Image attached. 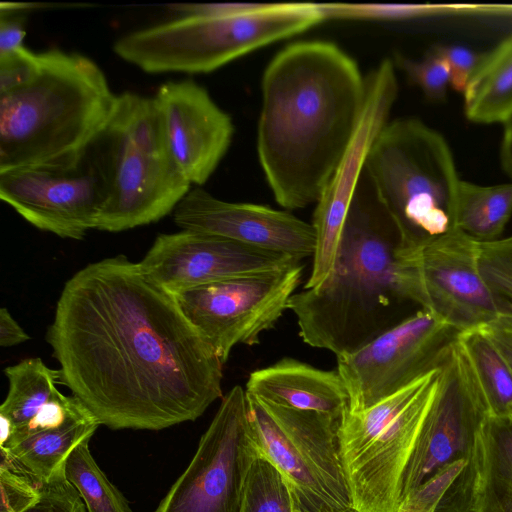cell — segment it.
<instances>
[{"mask_svg": "<svg viewBox=\"0 0 512 512\" xmlns=\"http://www.w3.org/2000/svg\"><path fill=\"white\" fill-rule=\"evenodd\" d=\"M64 384L110 429L162 430L223 398V363L140 263H90L64 285L46 333Z\"/></svg>", "mask_w": 512, "mask_h": 512, "instance_id": "6da1fadb", "label": "cell"}, {"mask_svg": "<svg viewBox=\"0 0 512 512\" xmlns=\"http://www.w3.org/2000/svg\"><path fill=\"white\" fill-rule=\"evenodd\" d=\"M257 153L277 203L289 210L317 203L356 130L365 77L331 42L288 45L266 67Z\"/></svg>", "mask_w": 512, "mask_h": 512, "instance_id": "7a4b0ae2", "label": "cell"}, {"mask_svg": "<svg viewBox=\"0 0 512 512\" xmlns=\"http://www.w3.org/2000/svg\"><path fill=\"white\" fill-rule=\"evenodd\" d=\"M401 246L400 229L364 165L333 271L321 286L302 289L289 301L302 340L337 357L396 325L393 308L407 301L399 275Z\"/></svg>", "mask_w": 512, "mask_h": 512, "instance_id": "3957f363", "label": "cell"}, {"mask_svg": "<svg viewBox=\"0 0 512 512\" xmlns=\"http://www.w3.org/2000/svg\"><path fill=\"white\" fill-rule=\"evenodd\" d=\"M38 57L28 83L0 94V173L81 154L116 108L118 95L89 57L58 48Z\"/></svg>", "mask_w": 512, "mask_h": 512, "instance_id": "277c9868", "label": "cell"}, {"mask_svg": "<svg viewBox=\"0 0 512 512\" xmlns=\"http://www.w3.org/2000/svg\"><path fill=\"white\" fill-rule=\"evenodd\" d=\"M173 19L127 33L113 45L147 73H209L324 21L317 3L177 4Z\"/></svg>", "mask_w": 512, "mask_h": 512, "instance_id": "5b68a950", "label": "cell"}, {"mask_svg": "<svg viewBox=\"0 0 512 512\" xmlns=\"http://www.w3.org/2000/svg\"><path fill=\"white\" fill-rule=\"evenodd\" d=\"M107 180L96 229L120 232L156 222L190 191L168 148L154 97L123 92L94 140Z\"/></svg>", "mask_w": 512, "mask_h": 512, "instance_id": "8992f818", "label": "cell"}, {"mask_svg": "<svg viewBox=\"0 0 512 512\" xmlns=\"http://www.w3.org/2000/svg\"><path fill=\"white\" fill-rule=\"evenodd\" d=\"M365 168L400 229L402 246L454 229L460 179L439 132L415 118L388 122L371 146Z\"/></svg>", "mask_w": 512, "mask_h": 512, "instance_id": "52a82bcc", "label": "cell"}, {"mask_svg": "<svg viewBox=\"0 0 512 512\" xmlns=\"http://www.w3.org/2000/svg\"><path fill=\"white\" fill-rule=\"evenodd\" d=\"M440 367V366H439ZM439 368L376 404L343 411L338 440L356 512H396L434 401Z\"/></svg>", "mask_w": 512, "mask_h": 512, "instance_id": "ba28073f", "label": "cell"}, {"mask_svg": "<svg viewBox=\"0 0 512 512\" xmlns=\"http://www.w3.org/2000/svg\"><path fill=\"white\" fill-rule=\"evenodd\" d=\"M247 400L253 439L288 483L296 512H356L340 455L341 416L287 408L249 394Z\"/></svg>", "mask_w": 512, "mask_h": 512, "instance_id": "9c48e42d", "label": "cell"}, {"mask_svg": "<svg viewBox=\"0 0 512 512\" xmlns=\"http://www.w3.org/2000/svg\"><path fill=\"white\" fill-rule=\"evenodd\" d=\"M258 454L246 390L236 385L223 396L192 460L154 512H241Z\"/></svg>", "mask_w": 512, "mask_h": 512, "instance_id": "30bf717a", "label": "cell"}, {"mask_svg": "<svg viewBox=\"0 0 512 512\" xmlns=\"http://www.w3.org/2000/svg\"><path fill=\"white\" fill-rule=\"evenodd\" d=\"M106 197V173L93 142L65 160L0 173L1 200L61 238L81 240L96 229Z\"/></svg>", "mask_w": 512, "mask_h": 512, "instance_id": "8fae6325", "label": "cell"}, {"mask_svg": "<svg viewBox=\"0 0 512 512\" xmlns=\"http://www.w3.org/2000/svg\"><path fill=\"white\" fill-rule=\"evenodd\" d=\"M477 241L457 229L401 246L399 275L407 301L418 304L459 332L498 317L480 276Z\"/></svg>", "mask_w": 512, "mask_h": 512, "instance_id": "7c38bea8", "label": "cell"}, {"mask_svg": "<svg viewBox=\"0 0 512 512\" xmlns=\"http://www.w3.org/2000/svg\"><path fill=\"white\" fill-rule=\"evenodd\" d=\"M459 333L420 309L358 350L337 356L347 409H366L439 368Z\"/></svg>", "mask_w": 512, "mask_h": 512, "instance_id": "4fadbf2b", "label": "cell"}, {"mask_svg": "<svg viewBox=\"0 0 512 512\" xmlns=\"http://www.w3.org/2000/svg\"><path fill=\"white\" fill-rule=\"evenodd\" d=\"M304 264L210 283L174 294L189 320L225 364L238 344L255 345L275 326L299 287Z\"/></svg>", "mask_w": 512, "mask_h": 512, "instance_id": "5bb4252c", "label": "cell"}, {"mask_svg": "<svg viewBox=\"0 0 512 512\" xmlns=\"http://www.w3.org/2000/svg\"><path fill=\"white\" fill-rule=\"evenodd\" d=\"M397 92L395 64L390 59L382 60L365 76V99L356 130L340 164L316 203L312 221L316 248L304 289L321 286L333 271L356 184L371 146L388 123Z\"/></svg>", "mask_w": 512, "mask_h": 512, "instance_id": "9a60e30c", "label": "cell"}, {"mask_svg": "<svg viewBox=\"0 0 512 512\" xmlns=\"http://www.w3.org/2000/svg\"><path fill=\"white\" fill-rule=\"evenodd\" d=\"M484 417H490L485 397L457 337L439 367L434 401L406 470L403 499L442 467L467 457Z\"/></svg>", "mask_w": 512, "mask_h": 512, "instance_id": "2e32d148", "label": "cell"}, {"mask_svg": "<svg viewBox=\"0 0 512 512\" xmlns=\"http://www.w3.org/2000/svg\"><path fill=\"white\" fill-rule=\"evenodd\" d=\"M302 262L206 233L182 230L156 237L140 263L144 272L172 294L198 286L272 272Z\"/></svg>", "mask_w": 512, "mask_h": 512, "instance_id": "e0dca14e", "label": "cell"}, {"mask_svg": "<svg viewBox=\"0 0 512 512\" xmlns=\"http://www.w3.org/2000/svg\"><path fill=\"white\" fill-rule=\"evenodd\" d=\"M182 230H191L289 255L313 257L316 233L312 223L268 206L220 200L200 187L190 189L173 211Z\"/></svg>", "mask_w": 512, "mask_h": 512, "instance_id": "ac0fdd59", "label": "cell"}, {"mask_svg": "<svg viewBox=\"0 0 512 512\" xmlns=\"http://www.w3.org/2000/svg\"><path fill=\"white\" fill-rule=\"evenodd\" d=\"M154 100L169 151L192 185L204 184L226 154L234 132L231 117L193 80L168 81Z\"/></svg>", "mask_w": 512, "mask_h": 512, "instance_id": "d6986e66", "label": "cell"}, {"mask_svg": "<svg viewBox=\"0 0 512 512\" xmlns=\"http://www.w3.org/2000/svg\"><path fill=\"white\" fill-rule=\"evenodd\" d=\"M467 457L460 477L466 512H512V420L482 418Z\"/></svg>", "mask_w": 512, "mask_h": 512, "instance_id": "ffe728a7", "label": "cell"}, {"mask_svg": "<svg viewBox=\"0 0 512 512\" xmlns=\"http://www.w3.org/2000/svg\"><path fill=\"white\" fill-rule=\"evenodd\" d=\"M245 390L279 406L337 417L348 406V395L336 370H322L290 357L251 372Z\"/></svg>", "mask_w": 512, "mask_h": 512, "instance_id": "44dd1931", "label": "cell"}, {"mask_svg": "<svg viewBox=\"0 0 512 512\" xmlns=\"http://www.w3.org/2000/svg\"><path fill=\"white\" fill-rule=\"evenodd\" d=\"M99 422L80 406L61 426L21 437H12L1 446L23 469L40 483L49 481L65 468L71 452L90 440Z\"/></svg>", "mask_w": 512, "mask_h": 512, "instance_id": "7402d4cb", "label": "cell"}, {"mask_svg": "<svg viewBox=\"0 0 512 512\" xmlns=\"http://www.w3.org/2000/svg\"><path fill=\"white\" fill-rule=\"evenodd\" d=\"M463 94L470 121L506 124L512 119V34L482 54Z\"/></svg>", "mask_w": 512, "mask_h": 512, "instance_id": "603a6c76", "label": "cell"}, {"mask_svg": "<svg viewBox=\"0 0 512 512\" xmlns=\"http://www.w3.org/2000/svg\"><path fill=\"white\" fill-rule=\"evenodd\" d=\"M512 215V183L481 186L460 180L453 228L477 242L498 239Z\"/></svg>", "mask_w": 512, "mask_h": 512, "instance_id": "cb8c5ba5", "label": "cell"}, {"mask_svg": "<svg viewBox=\"0 0 512 512\" xmlns=\"http://www.w3.org/2000/svg\"><path fill=\"white\" fill-rule=\"evenodd\" d=\"M8 379L7 396L0 415L8 418L13 432L25 426L39 411L61 392L60 371L51 369L39 357L24 359L4 369Z\"/></svg>", "mask_w": 512, "mask_h": 512, "instance_id": "d4e9b609", "label": "cell"}, {"mask_svg": "<svg viewBox=\"0 0 512 512\" xmlns=\"http://www.w3.org/2000/svg\"><path fill=\"white\" fill-rule=\"evenodd\" d=\"M473 366L490 417H508L512 412V369L482 326L458 334Z\"/></svg>", "mask_w": 512, "mask_h": 512, "instance_id": "484cf974", "label": "cell"}, {"mask_svg": "<svg viewBox=\"0 0 512 512\" xmlns=\"http://www.w3.org/2000/svg\"><path fill=\"white\" fill-rule=\"evenodd\" d=\"M89 441L79 444L67 458L68 481L79 492L88 512H132L124 496L94 460Z\"/></svg>", "mask_w": 512, "mask_h": 512, "instance_id": "4316f807", "label": "cell"}, {"mask_svg": "<svg viewBox=\"0 0 512 512\" xmlns=\"http://www.w3.org/2000/svg\"><path fill=\"white\" fill-rule=\"evenodd\" d=\"M241 512H296L288 483L260 452L248 473Z\"/></svg>", "mask_w": 512, "mask_h": 512, "instance_id": "83f0119b", "label": "cell"}, {"mask_svg": "<svg viewBox=\"0 0 512 512\" xmlns=\"http://www.w3.org/2000/svg\"><path fill=\"white\" fill-rule=\"evenodd\" d=\"M477 264L498 317L512 318V236L478 242Z\"/></svg>", "mask_w": 512, "mask_h": 512, "instance_id": "f1b7e54d", "label": "cell"}, {"mask_svg": "<svg viewBox=\"0 0 512 512\" xmlns=\"http://www.w3.org/2000/svg\"><path fill=\"white\" fill-rule=\"evenodd\" d=\"M0 451V512H26L40 500L41 483L6 451Z\"/></svg>", "mask_w": 512, "mask_h": 512, "instance_id": "f546056e", "label": "cell"}, {"mask_svg": "<svg viewBox=\"0 0 512 512\" xmlns=\"http://www.w3.org/2000/svg\"><path fill=\"white\" fill-rule=\"evenodd\" d=\"M394 64L423 91L429 100L441 102L446 99L447 89L450 85L449 68L445 60L432 48L421 60L397 55Z\"/></svg>", "mask_w": 512, "mask_h": 512, "instance_id": "4dcf8cb0", "label": "cell"}, {"mask_svg": "<svg viewBox=\"0 0 512 512\" xmlns=\"http://www.w3.org/2000/svg\"><path fill=\"white\" fill-rule=\"evenodd\" d=\"M81 496L68 481L65 468L41 483L40 500L26 512H75Z\"/></svg>", "mask_w": 512, "mask_h": 512, "instance_id": "1f68e13d", "label": "cell"}, {"mask_svg": "<svg viewBox=\"0 0 512 512\" xmlns=\"http://www.w3.org/2000/svg\"><path fill=\"white\" fill-rule=\"evenodd\" d=\"M39 68L38 53L23 47L0 56V94L28 83Z\"/></svg>", "mask_w": 512, "mask_h": 512, "instance_id": "d6a6232c", "label": "cell"}, {"mask_svg": "<svg viewBox=\"0 0 512 512\" xmlns=\"http://www.w3.org/2000/svg\"><path fill=\"white\" fill-rule=\"evenodd\" d=\"M431 48L447 63L451 87L463 93L482 54H477L466 47L456 45H435Z\"/></svg>", "mask_w": 512, "mask_h": 512, "instance_id": "836d02e7", "label": "cell"}, {"mask_svg": "<svg viewBox=\"0 0 512 512\" xmlns=\"http://www.w3.org/2000/svg\"><path fill=\"white\" fill-rule=\"evenodd\" d=\"M24 20L15 14L0 16V56L15 52L23 47L25 37Z\"/></svg>", "mask_w": 512, "mask_h": 512, "instance_id": "e575fe53", "label": "cell"}, {"mask_svg": "<svg viewBox=\"0 0 512 512\" xmlns=\"http://www.w3.org/2000/svg\"><path fill=\"white\" fill-rule=\"evenodd\" d=\"M482 328L512 369V318L497 317Z\"/></svg>", "mask_w": 512, "mask_h": 512, "instance_id": "d590c367", "label": "cell"}, {"mask_svg": "<svg viewBox=\"0 0 512 512\" xmlns=\"http://www.w3.org/2000/svg\"><path fill=\"white\" fill-rule=\"evenodd\" d=\"M30 336L12 317L7 308L0 310V345L1 347H12L24 343Z\"/></svg>", "mask_w": 512, "mask_h": 512, "instance_id": "8d00e7d4", "label": "cell"}, {"mask_svg": "<svg viewBox=\"0 0 512 512\" xmlns=\"http://www.w3.org/2000/svg\"><path fill=\"white\" fill-rule=\"evenodd\" d=\"M436 512H466L464 493L458 484L448 490Z\"/></svg>", "mask_w": 512, "mask_h": 512, "instance_id": "74e56055", "label": "cell"}, {"mask_svg": "<svg viewBox=\"0 0 512 512\" xmlns=\"http://www.w3.org/2000/svg\"><path fill=\"white\" fill-rule=\"evenodd\" d=\"M500 162L504 172L512 179V119L504 127L500 147Z\"/></svg>", "mask_w": 512, "mask_h": 512, "instance_id": "f35d334b", "label": "cell"}, {"mask_svg": "<svg viewBox=\"0 0 512 512\" xmlns=\"http://www.w3.org/2000/svg\"><path fill=\"white\" fill-rule=\"evenodd\" d=\"M13 425L11 421L0 415V447L4 446L13 434Z\"/></svg>", "mask_w": 512, "mask_h": 512, "instance_id": "ab89813d", "label": "cell"}, {"mask_svg": "<svg viewBox=\"0 0 512 512\" xmlns=\"http://www.w3.org/2000/svg\"><path fill=\"white\" fill-rule=\"evenodd\" d=\"M75 512H86V506L82 499L78 502Z\"/></svg>", "mask_w": 512, "mask_h": 512, "instance_id": "60d3db41", "label": "cell"}, {"mask_svg": "<svg viewBox=\"0 0 512 512\" xmlns=\"http://www.w3.org/2000/svg\"><path fill=\"white\" fill-rule=\"evenodd\" d=\"M508 417L512 420V412L510 413V415Z\"/></svg>", "mask_w": 512, "mask_h": 512, "instance_id": "b9f144b4", "label": "cell"}]
</instances>
